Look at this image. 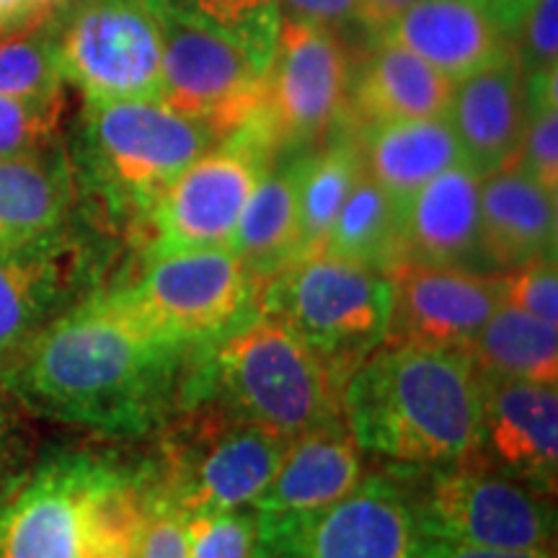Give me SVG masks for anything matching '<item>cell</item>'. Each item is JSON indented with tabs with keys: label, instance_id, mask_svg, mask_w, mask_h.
I'll list each match as a JSON object with an SVG mask.
<instances>
[{
	"label": "cell",
	"instance_id": "cell-1",
	"mask_svg": "<svg viewBox=\"0 0 558 558\" xmlns=\"http://www.w3.org/2000/svg\"><path fill=\"white\" fill-rule=\"evenodd\" d=\"M197 354L153 324L124 284H101L21 349L0 378L29 414L140 437L177 414Z\"/></svg>",
	"mask_w": 558,
	"mask_h": 558
},
{
	"label": "cell",
	"instance_id": "cell-2",
	"mask_svg": "<svg viewBox=\"0 0 558 558\" xmlns=\"http://www.w3.org/2000/svg\"><path fill=\"white\" fill-rule=\"evenodd\" d=\"M153 509L150 460L54 452L0 492V558H135Z\"/></svg>",
	"mask_w": 558,
	"mask_h": 558
},
{
	"label": "cell",
	"instance_id": "cell-3",
	"mask_svg": "<svg viewBox=\"0 0 558 558\" xmlns=\"http://www.w3.org/2000/svg\"><path fill=\"white\" fill-rule=\"evenodd\" d=\"M341 416L362 452L393 469L465 463L476 458L481 375L458 349L386 341L347 378Z\"/></svg>",
	"mask_w": 558,
	"mask_h": 558
},
{
	"label": "cell",
	"instance_id": "cell-4",
	"mask_svg": "<svg viewBox=\"0 0 558 558\" xmlns=\"http://www.w3.org/2000/svg\"><path fill=\"white\" fill-rule=\"evenodd\" d=\"M192 403H213L288 439L344 418L341 383L282 320L262 308L199 349L179 409Z\"/></svg>",
	"mask_w": 558,
	"mask_h": 558
},
{
	"label": "cell",
	"instance_id": "cell-5",
	"mask_svg": "<svg viewBox=\"0 0 558 558\" xmlns=\"http://www.w3.org/2000/svg\"><path fill=\"white\" fill-rule=\"evenodd\" d=\"M148 458L156 499L181 514L246 509L267 492L290 439L213 403L181 407Z\"/></svg>",
	"mask_w": 558,
	"mask_h": 558
},
{
	"label": "cell",
	"instance_id": "cell-6",
	"mask_svg": "<svg viewBox=\"0 0 558 558\" xmlns=\"http://www.w3.org/2000/svg\"><path fill=\"white\" fill-rule=\"evenodd\" d=\"M259 308L282 320L344 388L349 375L386 344L390 277L316 251L262 284Z\"/></svg>",
	"mask_w": 558,
	"mask_h": 558
},
{
	"label": "cell",
	"instance_id": "cell-7",
	"mask_svg": "<svg viewBox=\"0 0 558 558\" xmlns=\"http://www.w3.org/2000/svg\"><path fill=\"white\" fill-rule=\"evenodd\" d=\"M215 143L220 135L209 124L158 99L86 101L78 160L111 209L148 215L158 194Z\"/></svg>",
	"mask_w": 558,
	"mask_h": 558
},
{
	"label": "cell",
	"instance_id": "cell-8",
	"mask_svg": "<svg viewBox=\"0 0 558 558\" xmlns=\"http://www.w3.org/2000/svg\"><path fill=\"white\" fill-rule=\"evenodd\" d=\"M424 538L481 548H554V497L478 460L439 469H396Z\"/></svg>",
	"mask_w": 558,
	"mask_h": 558
},
{
	"label": "cell",
	"instance_id": "cell-9",
	"mask_svg": "<svg viewBox=\"0 0 558 558\" xmlns=\"http://www.w3.org/2000/svg\"><path fill=\"white\" fill-rule=\"evenodd\" d=\"M277 143L264 109L194 158L148 209L153 239L145 254L228 246L243 207L275 166Z\"/></svg>",
	"mask_w": 558,
	"mask_h": 558
},
{
	"label": "cell",
	"instance_id": "cell-10",
	"mask_svg": "<svg viewBox=\"0 0 558 558\" xmlns=\"http://www.w3.org/2000/svg\"><path fill=\"white\" fill-rule=\"evenodd\" d=\"M259 558H416L424 535L399 471L362 476L316 512H256Z\"/></svg>",
	"mask_w": 558,
	"mask_h": 558
},
{
	"label": "cell",
	"instance_id": "cell-11",
	"mask_svg": "<svg viewBox=\"0 0 558 558\" xmlns=\"http://www.w3.org/2000/svg\"><path fill=\"white\" fill-rule=\"evenodd\" d=\"M124 290L163 331L205 349L259 308L262 282L228 246L145 254V267Z\"/></svg>",
	"mask_w": 558,
	"mask_h": 558
},
{
	"label": "cell",
	"instance_id": "cell-12",
	"mask_svg": "<svg viewBox=\"0 0 558 558\" xmlns=\"http://www.w3.org/2000/svg\"><path fill=\"white\" fill-rule=\"evenodd\" d=\"M62 21L54 34L62 81L86 101L158 99L163 37L148 0H78Z\"/></svg>",
	"mask_w": 558,
	"mask_h": 558
},
{
	"label": "cell",
	"instance_id": "cell-13",
	"mask_svg": "<svg viewBox=\"0 0 558 558\" xmlns=\"http://www.w3.org/2000/svg\"><path fill=\"white\" fill-rule=\"evenodd\" d=\"M153 11L163 37L158 101L209 124L220 140L254 120L264 109L269 70L228 34L181 13Z\"/></svg>",
	"mask_w": 558,
	"mask_h": 558
},
{
	"label": "cell",
	"instance_id": "cell-14",
	"mask_svg": "<svg viewBox=\"0 0 558 558\" xmlns=\"http://www.w3.org/2000/svg\"><path fill=\"white\" fill-rule=\"evenodd\" d=\"M104 251L62 226L34 239L0 243V369L54 318L101 288Z\"/></svg>",
	"mask_w": 558,
	"mask_h": 558
},
{
	"label": "cell",
	"instance_id": "cell-15",
	"mask_svg": "<svg viewBox=\"0 0 558 558\" xmlns=\"http://www.w3.org/2000/svg\"><path fill=\"white\" fill-rule=\"evenodd\" d=\"M347 88L349 62L339 34L282 13L264 94L277 150L298 153L324 137L344 109Z\"/></svg>",
	"mask_w": 558,
	"mask_h": 558
},
{
	"label": "cell",
	"instance_id": "cell-16",
	"mask_svg": "<svg viewBox=\"0 0 558 558\" xmlns=\"http://www.w3.org/2000/svg\"><path fill=\"white\" fill-rule=\"evenodd\" d=\"M390 344H424L469 352L499 308L494 275L463 267L403 262L390 271Z\"/></svg>",
	"mask_w": 558,
	"mask_h": 558
},
{
	"label": "cell",
	"instance_id": "cell-17",
	"mask_svg": "<svg viewBox=\"0 0 558 558\" xmlns=\"http://www.w3.org/2000/svg\"><path fill=\"white\" fill-rule=\"evenodd\" d=\"M473 460L546 497H556L558 388L481 375L478 442Z\"/></svg>",
	"mask_w": 558,
	"mask_h": 558
},
{
	"label": "cell",
	"instance_id": "cell-18",
	"mask_svg": "<svg viewBox=\"0 0 558 558\" xmlns=\"http://www.w3.org/2000/svg\"><path fill=\"white\" fill-rule=\"evenodd\" d=\"M380 37L418 54L452 83L514 52L494 0H416Z\"/></svg>",
	"mask_w": 558,
	"mask_h": 558
},
{
	"label": "cell",
	"instance_id": "cell-19",
	"mask_svg": "<svg viewBox=\"0 0 558 558\" xmlns=\"http://www.w3.org/2000/svg\"><path fill=\"white\" fill-rule=\"evenodd\" d=\"M478 192L481 177L463 160L403 202V262L484 271Z\"/></svg>",
	"mask_w": 558,
	"mask_h": 558
},
{
	"label": "cell",
	"instance_id": "cell-20",
	"mask_svg": "<svg viewBox=\"0 0 558 558\" xmlns=\"http://www.w3.org/2000/svg\"><path fill=\"white\" fill-rule=\"evenodd\" d=\"M445 120L481 179L512 166L525 128V75L514 52L452 83Z\"/></svg>",
	"mask_w": 558,
	"mask_h": 558
},
{
	"label": "cell",
	"instance_id": "cell-21",
	"mask_svg": "<svg viewBox=\"0 0 558 558\" xmlns=\"http://www.w3.org/2000/svg\"><path fill=\"white\" fill-rule=\"evenodd\" d=\"M481 254L488 269H512L556 259V194L507 166L481 179Z\"/></svg>",
	"mask_w": 558,
	"mask_h": 558
},
{
	"label": "cell",
	"instance_id": "cell-22",
	"mask_svg": "<svg viewBox=\"0 0 558 558\" xmlns=\"http://www.w3.org/2000/svg\"><path fill=\"white\" fill-rule=\"evenodd\" d=\"M362 476L365 452L339 418L290 439L282 465L254 509L269 514L316 512L352 492Z\"/></svg>",
	"mask_w": 558,
	"mask_h": 558
},
{
	"label": "cell",
	"instance_id": "cell-23",
	"mask_svg": "<svg viewBox=\"0 0 558 558\" xmlns=\"http://www.w3.org/2000/svg\"><path fill=\"white\" fill-rule=\"evenodd\" d=\"M450 94V78L386 37L375 39L357 73H349L347 88V99L365 128L445 117Z\"/></svg>",
	"mask_w": 558,
	"mask_h": 558
},
{
	"label": "cell",
	"instance_id": "cell-24",
	"mask_svg": "<svg viewBox=\"0 0 558 558\" xmlns=\"http://www.w3.org/2000/svg\"><path fill=\"white\" fill-rule=\"evenodd\" d=\"M357 143L367 177L401 207L427 181L463 163V150L445 117L367 124Z\"/></svg>",
	"mask_w": 558,
	"mask_h": 558
},
{
	"label": "cell",
	"instance_id": "cell-25",
	"mask_svg": "<svg viewBox=\"0 0 558 558\" xmlns=\"http://www.w3.org/2000/svg\"><path fill=\"white\" fill-rule=\"evenodd\" d=\"M73 197V163L60 145L32 156L0 158V243L68 226Z\"/></svg>",
	"mask_w": 558,
	"mask_h": 558
},
{
	"label": "cell",
	"instance_id": "cell-26",
	"mask_svg": "<svg viewBox=\"0 0 558 558\" xmlns=\"http://www.w3.org/2000/svg\"><path fill=\"white\" fill-rule=\"evenodd\" d=\"M300 158L298 153L288 163H275L264 173L230 241V248L262 284L298 256Z\"/></svg>",
	"mask_w": 558,
	"mask_h": 558
},
{
	"label": "cell",
	"instance_id": "cell-27",
	"mask_svg": "<svg viewBox=\"0 0 558 558\" xmlns=\"http://www.w3.org/2000/svg\"><path fill=\"white\" fill-rule=\"evenodd\" d=\"M484 378L558 386V324L499 305L465 352Z\"/></svg>",
	"mask_w": 558,
	"mask_h": 558
},
{
	"label": "cell",
	"instance_id": "cell-28",
	"mask_svg": "<svg viewBox=\"0 0 558 558\" xmlns=\"http://www.w3.org/2000/svg\"><path fill=\"white\" fill-rule=\"evenodd\" d=\"M320 251L390 275L403 264L401 205L367 173H362Z\"/></svg>",
	"mask_w": 558,
	"mask_h": 558
},
{
	"label": "cell",
	"instance_id": "cell-29",
	"mask_svg": "<svg viewBox=\"0 0 558 558\" xmlns=\"http://www.w3.org/2000/svg\"><path fill=\"white\" fill-rule=\"evenodd\" d=\"M362 173H365V166H362L357 140H337L329 148L305 153L300 158L298 256L316 254L324 248L341 205Z\"/></svg>",
	"mask_w": 558,
	"mask_h": 558
},
{
	"label": "cell",
	"instance_id": "cell-30",
	"mask_svg": "<svg viewBox=\"0 0 558 558\" xmlns=\"http://www.w3.org/2000/svg\"><path fill=\"white\" fill-rule=\"evenodd\" d=\"M153 9L190 16L235 39L259 65L269 70L275 54L279 11L277 0H148Z\"/></svg>",
	"mask_w": 558,
	"mask_h": 558
},
{
	"label": "cell",
	"instance_id": "cell-31",
	"mask_svg": "<svg viewBox=\"0 0 558 558\" xmlns=\"http://www.w3.org/2000/svg\"><path fill=\"white\" fill-rule=\"evenodd\" d=\"M512 166L558 194V68L525 78V128Z\"/></svg>",
	"mask_w": 558,
	"mask_h": 558
},
{
	"label": "cell",
	"instance_id": "cell-32",
	"mask_svg": "<svg viewBox=\"0 0 558 558\" xmlns=\"http://www.w3.org/2000/svg\"><path fill=\"white\" fill-rule=\"evenodd\" d=\"M62 83L50 26L0 37V96H45Z\"/></svg>",
	"mask_w": 558,
	"mask_h": 558
},
{
	"label": "cell",
	"instance_id": "cell-33",
	"mask_svg": "<svg viewBox=\"0 0 558 558\" xmlns=\"http://www.w3.org/2000/svg\"><path fill=\"white\" fill-rule=\"evenodd\" d=\"M65 90L45 96H0V158H19L58 145Z\"/></svg>",
	"mask_w": 558,
	"mask_h": 558
},
{
	"label": "cell",
	"instance_id": "cell-34",
	"mask_svg": "<svg viewBox=\"0 0 558 558\" xmlns=\"http://www.w3.org/2000/svg\"><path fill=\"white\" fill-rule=\"evenodd\" d=\"M190 558H259L254 509H218L186 518Z\"/></svg>",
	"mask_w": 558,
	"mask_h": 558
},
{
	"label": "cell",
	"instance_id": "cell-35",
	"mask_svg": "<svg viewBox=\"0 0 558 558\" xmlns=\"http://www.w3.org/2000/svg\"><path fill=\"white\" fill-rule=\"evenodd\" d=\"M499 305L525 311L530 316L558 324V269L556 259L530 262L494 275Z\"/></svg>",
	"mask_w": 558,
	"mask_h": 558
},
{
	"label": "cell",
	"instance_id": "cell-36",
	"mask_svg": "<svg viewBox=\"0 0 558 558\" xmlns=\"http://www.w3.org/2000/svg\"><path fill=\"white\" fill-rule=\"evenodd\" d=\"M514 58L522 75L558 68V0H533L514 34Z\"/></svg>",
	"mask_w": 558,
	"mask_h": 558
},
{
	"label": "cell",
	"instance_id": "cell-37",
	"mask_svg": "<svg viewBox=\"0 0 558 558\" xmlns=\"http://www.w3.org/2000/svg\"><path fill=\"white\" fill-rule=\"evenodd\" d=\"M26 414L29 411L21 407V401L0 378V492L21 471L29 469L32 435L29 424H26Z\"/></svg>",
	"mask_w": 558,
	"mask_h": 558
},
{
	"label": "cell",
	"instance_id": "cell-38",
	"mask_svg": "<svg viewBox=\"0 0 558 558\" xmlns=\"http://www.w3.org/2000/svg\"><path fill=\"white\" fill-rule=\"evenodd\" d=\"M135 558H190L186 514L156 499V509H153Z\"/></svg>",
	"mask_w": 558,
	"mask_h": 558
},
{
	"label": "cell",
	"instance_id": "cell-39",
	"mask_svg": "<svg viewBox=\"0 0 558 558\" xmlns=\"http://www.w3.org/2000/svg\"><path fill=\"white\" fill-rule=\"evenodd\" d=\"M284 16L308 21L333 34L360 29L357 0H277Z\"/></svg>",
	"mask_w": 558,
	"mask_h": 558
},
{
	"label": "cell",
	"instance_id": "cell-40",
	"mask_svg": "<svg viewBox=\"0 0 558 558\" xmlns=\"http://www.w3.org/2000/svg\"><path fill=\"white\" fill-rule=\"evenodd\" d=\"M416 558H556V548H530V550H505V548H481L465 543H450L439 538H424Z\"/></svg>",
	"mask_w": 558,
	"mask_h": 558
},
{
	"label": "cell",
	"instance_id": "cell-41",
	"mask_svg": "<svg viewBox=\"0 0 558 558\" xmlns=\"http://www.w3.org/2000/svg\"><path fill=\"white\" fill-rule=\"evenodd\" d=\"M414 3L416 0H357L360 29H365L369 37L378 39Z\"/></svg>",
	"mask_w": 558,
	"mask_h": 558
},
{
	"label": "cell",
	"instance_id": "cell-42",
	"mask_svg": "<svg viewBox=\"0 0 558 558\" xmlns=\"http://www.w3.org/2000/svg\"><path fill=\"white\" fill-rule=\"evenodd\" d=\"M39 26L34 0H0V37L39 29Z\"/></svg>",
	"mask_w": 558,
	"mask_h": 558
},
{
	"label": "cell",
	"instance_id": "cell-43",
	"mask_svg": "<svg viewBox=\"0 0 558 558\" xmlns=\"http://www.w3.org/2000/svg\"><path fill=\"white\" fill-rule=\"evenodd\" d=\"M78 0H34V9H37L39 24L50 26L54 21H60L65 13L73 9Z\"/></svg>",
	"mask_w": 558,
	"mask_h": 558
},
{
	"label": "cell",
	"instance_id": "cell-44",
	"mask_svg": "<svg viewBox=\"0 0 558 558\" xmlns=\"http://www.w3.org/2000/svg\"><path fill=\"white\" fill-rule=\"evenodd\" d=\"M497 3V9L501 13V19H505L509 34H512V41H514V34H518V26L522 16H525L527 5L533 3V0H494Z\"/></svg>",
	"mask_w": 558,
	"mask_h": 558
}]
</instances>
